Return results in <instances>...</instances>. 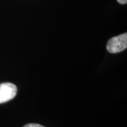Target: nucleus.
I'll list each match as a JSON object with an SVG mask.
<instances>
[{
    "label": "nucleus",
    "mask_w": 127,
    "mask_h": 127,
    "mask_svg": "<svg viewBox=\"0 0 127 127\" xmlns=\"http://www.w3.org/2000/svg\"><path fill=\"white\" fill-rule=\"evenodd\" d=\"M127 47V33L113 37L107 43L106 48L109 53L115 54L125 50Z\"/></svg>",
    "instance_id": "f257e3e1"
},
{
    "label": "nucleus",
    "mask_w": 127,
    "mask_h": 127,
    "mask_svg": "<svg viewBox=\"0 0 127 127\" xmlns=\"http://www.w3.org/2000/svg\"><path fill=\"white\" fill-rule=\"evenodd\" d=\"M17 94V87L11 83L0 84V104L14 99Z\"/></svg>",
    "instance_id": "f03ea898"
},
{
    "label": "nucleus",
    "mask_w": 127,
    "mask_h": 127,
    "mask_svg": "<svg viewBox=\"0 0 127 127\" xmlns=\"http://www.w3.org/2000/svg\"><path fill=\"white\" fill-rule=\"evenodd\" d=\"M23 127H45L44 126H42L40 124H26L25 126H23Z\"/></svg>",
    "instance_id": "7ed1b4c3"
},
{
    "label": "nucleus",
    "mask_w": 127,
    "mask_h": 127,
    "mask_svg": "<svg viewBox=\"0 0 127 127\" xmlns=\"http://www.w3.org/2000/svg\"><path fill=\"white\" fill-rule=\"evenodd\" d=\"M117 1L121 4H126L127 3V0H117Z\"/></svg>",
    "instance_id": "20e7f679"
}]
</instances>
